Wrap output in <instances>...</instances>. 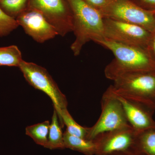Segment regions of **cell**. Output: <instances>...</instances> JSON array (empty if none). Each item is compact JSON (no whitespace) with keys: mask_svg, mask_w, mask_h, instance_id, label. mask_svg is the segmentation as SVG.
Wrapping results in <instances>:
<instances>
[{"mask_svg":"<svg viewBox=\"0 0 155 155\" xmlns=\"http://www.w3.org/2000/svg\"><path fill=\"white\" fill-rule=\"evenodd\" d=\"M113 81L114 94L155 110V70L124 73Z\"/></svg>","mask_w":155,"mask_h":155,"instance_id":"obj_3","label":"cell"},{"mask_svg":"<svg viewBox=\"0 0 155 155\" xmlns=\"http://www.w3.org/2000/svg\"><path fill=\"white\" fill-rule=\"evenodd\" d=\"M136 148L145 155H155V129L138 132Z\"/></svg>","mask_w":155,"mask_h":155,"instance_id":"obj_15","label":"cell"},{"mask_svg":"<svg viewBox=\"0 0 155 155\" xmlns=\"http://www.w3.org/2000/svg\"><path fill=\"white\" fill-rule=\"evenodd\" d=\"M19 25L16 19L7 14L0 7V37L8 35Z\"/></svg>","mask_w":155,"mask_h":155,"instance_id":"obj_18","label":"cell"},{"mask_svg":"<svg viewBox=\"0 0 155 155\" xmlns=\"http://www.w3.org/2000/svg\"><path fill=\"white\" fill-rule=\"evenodd\" d=\"M19 67L25 80L30 85L50 97L57 111L61 127H64L61 113L63 110L67 109V99L47 69L35 63L24 60Z\"/></svg>","mask_w":155,"mask_h":155,"instance_id":"obj_4","label":"cell"},{"mask_svg":"<svg viewBox=\"0 0 155 155\" xmlns=\"http://www.w3.org/2000/svg\"><path fill=\"white\" fill-rule=\"evenodd\" d=\"M72 11L75 39L71 46L74 55L80 54L87 43L104 37V17L84 0H67Z\"/></svg>","mask_w":155,"mask_h":155,"instance_id":"obj_2","label":"cell"},{"mask_svg":"<svg viewBox=\"0 0 155 155\" xmlns=\"http://www.w3.org/2000/svg\"><path fill=\"white\" fill-rule=\"evenodd\" d=\"M65 148L76 151L86 155H95L97 146L94 140H89L70 134L65 131L64 133Z\"/></svg>","mask_w":155,"mask_h":155,"instance_id":"obj_12","label":"cell"},{"mask_svg":"<svg viewBox=\"0 0 155 155\" xmlns=\"http://www.w3.org/2000/svg\"><path fill=\"white\" fill-rule=\"evenodd\" d=\"M62 128L57 111L54 110L52 117L51 123L50 125L46 148L50 150L65 148L64 133Z\"/></svg>","mask_w":155,"mask_h":155,"instance_id":"obj_13","label":"cell"},{"mask_svg":"<svg viewBox=\"0 0 155 155\" xmlns=\"http://www.w3.org/2000/svg\"><path fill=\"white\" fill-rule=\"evenodd\" d=\"M95 42L110 51L115 58L106 66V77L113 81L128 72L155 70V63L142 48L119 43L104 37Z\"/></svg>","mask_w":155,"mask_h":155,"instance_id":"obj_1","label":"cell"},{"mask_svg":"<svg viewBox=\"0 0 155 155\" xmlns=\"http://www.w3.org/2000/svg\"><path fill=\"white\" fill-rule=\"evenodd\" d=\"M22 61V54L17 46L0 48V66L19 67Z\"/></svg>","mask_w":155,"mask_h":155,"instance_id":"obj_16","label":"cell"},{"mask_svg":"<svg viewBox=\"0 0 155 155\" xmlns=\"http://www.w3.org/2000/svg\"><path fill=\"white\" fill-rule=\"evenodd\" d=\"M101 13L104 18L139 25L150 32L155 30V11L143 8L131 0H108Z\"/></svg>","mask_w":155,"mask_h":155,"instance_id":"obj_6","label":"cell"},{"mask_svg":"<svg viewBox=\"0 0 155 155\" xmlns=\"http://www.w3.org/2000/svg\"><path fill=\"white\" fill-rule=\"evenodd\" d=\"M143 8L155 11V0H131Z\"/></svg>","mask_w":155,"mask_h":155,"instance_id":"obj_20","label":"cell"},{"mask_svg":"<svg viewBox=\"0 0 155 155\" xmlns=\"http://www.w3.org/2000/svg\"><path fill=\"white\" fill-rule=\"evenodd\" d=\"M115 95L122 104L128 123L134 130L140 132L155 129V121L153 117L154 111L137 103Z\"/></svg>","mask_w":155,"mask_h":155,"instance_id":"obj_11","label":"cell"},{"mask_svg":"<svg viewBox=\"0 0 155 155\" xmlns=\"http://www.w3.org/2000/svg\"><path fill=\"white\" fill-rule=\"evenodd\" d=\"M104 37L113 41L142 48L148 42L151 32L139 25L104 18Z\"/></svg>","mask_w":155,"mask_h":155,"instance_id":"obj_7","label":"cell"},{"mask_svg":"<svg viewBox=\"0 0 155 155\" xmlns=\"http://www.w3.org/2000/svg\"><path fill=\"white\" fill-rule=\"evenodd\" d=\"M138 133L129 126L100 134L94 140L97 146L95 155H107L134 148Z\"/></svg>","mask_w":155,"mask_h":155,"instance_id":"obj_9","label":"cell"},{"mask_svg":"<svg viewBox=\"0 0 155 155\" xmlns=\"http://www.w3.org/2000/svg\"><path fill=\"white\" fill-rule=\"evenodd\" d=\"M27 0H0V6L9 14L22 13L26 5Z\"/></svg>","mask_w":155,"mask_h":155,"instance_id":"obj_19","label":"cell"},{"mask_svg":"<svg viewBox=\"0 0 155 155\" xmlns=\"http://www.w3.org/2000/svg\"><path fill=\"white\" fill-rule=\"evenodd\" d=\"M30 5L31 8L43 15L59 35L64 36L73 31L72 11L68 10L63 0H30Z\"/></svg>","mask_w":155,"mask_h":155,"instance_id":"obj_8","label":"cell"},{"mask_svg":"<svg viewBox=\"0 0 155 155\" xmlns=\"http://www.w3.org/2000/svg\"><path fill=\"white\" fill-rule=\"evenodd\" d=\"M87 4L101 12L107 5L108 0H84Z\"/></svg>","mask_w":155,"mask_h":155,"instance_id":"obj_21","label":"cell"},{"mask_svg":"<svg viewBox=\"0 0 155 155\" xmlns=\"http://www.w3.org/2000/svg\"><path fill=\"white\" fill-rule=\"evenodd\" d=\"M101 113L92 127H88L86 139L94 140L102 134L130 126L122 104L108 87L102 98Z\"/></svg>","mask_w":155,"mask_h":155,"instance_id":"obj_5","label":"cell"},{"mask_svg":"<svg viewBox=\"0 0 155 155\" xmlns=\"http://www.w3.org/2000/svg\"><path fill=\"white\" fill-rule=\"evenodd\" d=\"M50 125L49 121H46L28 126L25 128V134L37 144L46 148Z\"/></svg>","mask_w":155,"mask_h":155,"instance_id":"obj_14","label":"cell"},{"mask_svg":"<svg viewBox=\"0 0 155 155\" xmlns=\"http://www.w3.org/2000/svg\"><path fill=\"white\" fill-rule=\"evenodd\" d=\"M16 20L25 33L40 43L59 35L55 28L48 22L43 15L35 9L31 8L23 11L19 14Z\"/></svg>","mask_w":155,"mask_h":155,"instance_id":"obj_10","label":"cell"},{"mask_svg":"<svg viewBox=\"0 0 155 155\" xmlns=\"http://www.w3.org/2000/svg\"></svg>","mask_w":155,"mask_h":155,"instance_id":"obj_24","label":"cell"},{"mask_svg":"<svg viewBox=\"0 0 155 155\" xmlns=\"http://www.w3.org/2000/svg\"><path fill=\"white\" fill-rule=\"evenodd\" d=\"M107 155H145L143 153L141 152L140 151L137 149L134 148L128 150L124 151L112 153Z\"/></svg>","mask_w":155,"mask_h":155,"instance_id":"obj_22","label":"cell"},{"mask_svg":"<svg viewBox=\"0 0 155 155\" xmlns=\"http://www.w3.org/2000/svg\"><path fill=\"white\" fill-rule=\"evenodd\" d=\"M152 32L154 33V35L153 36L152 39L151 40V50L152 51L153 54L155 57V30L153 31Z\"/></svg>","mask_w":155,"mask_h":155,"instance_id":"obj_23","label":"cell"},{"mask_svg":"<svg viewBox=\"0 0 155 155\" xmlns=\"http://www.w3.org/2000/svg\"><path fill=\"white\" fill-rule=\"evenodd\" d=\"M61 117L63 124L67 127L66 131L68 133L75 136L86 139L88 127H82L75 122L67 109L61 111Z\"/></svg>","mask_w":155,"mask_h":155,"instance_id":"obj_17","label":"cell"}]
</instances>
